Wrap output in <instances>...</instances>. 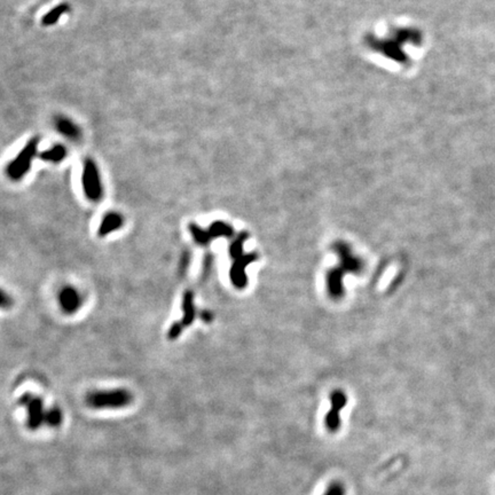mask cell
I'll use <instances>...</instances> for the list:
<instances>
[{
  "mask_svg": "<svg viewBox=\"0 0 495 495\" xmlns=\"http://www.w3.org/2000/svg\"><path fill=\"white\" fill-rule=\"evenodd\" d=\"M208 231L212 236V239H216V237H231L233 234V228L228 223L220 220L213 221L209 226Z\"/></svg>",
  "mask_w": 495,
  "mask_h": 495,
  "instance_id": "5bb4252c",
  "label": "cell"
},
{
  "mask_svg": "<svg viewBox=\"0 0 495 495\" xmlns=\"http://www.w3.org/2000/svg\"><path fill=\"white\" fill-rule=\"evenodd\" d=\"M55 127L62 136H64L70 140H78L82 132L76 124L66 117H58L55 120Z\"/></svg>",
  "mask_w": 495,
  "mask_h": 495,
  "instance_id": "9c48e42d",
  "label": "cell"
},
{
  "mask_svg": "<svg viewBox=\"0 0 495 495\" xmlns=\"http://www.w3.org/2000/svg\"><path fill=\"white\" fill-rule=\"evenodd\" d=\"M246 240L245 234H240L236 239L232 242V244L230 246V254L233 258H239L240 256H242V251H243V243Z\"/></svg>",
  "mask_w": 495,
  "mask_h": 495,
  "instance_id": "2e32d148",
  "label": "cell"
},
{
  "mask_svg": "<svg viewBox=\"0 0 495 495\" xmlns=\"http://www.w3.org/2000/svg\"><path fill=\"white\" fill-rule=\"evenodd\" d=\"M256 259L255 255H242L239 258H236L234 264H233L230 277L233 284L236 288H244L246 284V275H245V267L249 265L251 261Z\"/></svg>",
  "mask_w": 495,
  "mask_h": 495,
  "instance_id": "8992f818",
  "label": "cell"
},
{
  "mask_svg": "<svg viewBox=\"0 0 495 495\" xmlns=\"http://www.w3.org/2000/svg\"><path fill=\"white\" fill-rule=\"evenodd\" d=\"M123 223H124V218L122 217L121 213L109 212L102 218L101 222H100L98 234L101 237L107 236L115 231L120 230V228L123 226Z\"/></svg>",
  "mask_w": 495,
  "mask_h": 495,
  "instance_id": "ba28073f",
  "label": "cell"
},
{
  "mask_svg": "<svg viewBox=\"0 0 495 495\" xmlns=\"http://www.w3.org/2000/svg\"><path fill=\"white\" fill-rule=\"evenodd\" d=\"M66 12H69V5L68 4H61L59 6L54 7L52 11H50L47 14H45L41 18V25L45 27H50L55 25L56 22L60 20V17L65 14Z\"/></svg>",
  "mask_w": 495,
  "mask_h": 495,
  "instance_id": "7c38bea8",
  "label": "cell"
},
{
  "mask_svg": "<svg viewBox=\"0 0 495 495\" xmlns=\"http://www.w3.org/2000/svg\"><path fill=\"white\" fill-rule=\"evenodd\" d=\"M20 403L27 407L28 421L27 426L30 430H37L44 424L46 418V411L44 402L39 397H33L30 393H26L20 398Z\"/></svg>",
  "mask_w": 495,
  "mask_h": 495,
  "instance_id": "277c9868",
  "label": "cell"
},
{
  "mask_svg": "<svg viewBox=\"0 0 495 495\" xmlns=\"http://www.w3.org/2000/svg\"><path fill=\"white\" fill-rule=\"evenodd\" d=\"M59 303L62 311L66 314H73L78 311L82 306V296L77 289L73 287H65L60 291Z\"/></svg>",
  "mask_w": 495,
  "mask_h": 495,
  "instance_id": "52a82bcc",
  "label": "cell"
},
{
  "mask_svg": "<svg viewBox=\"0 0 495 495\" xmlns=\"http://www.w3.org/2000/svg\"><path fill=\"white\" fill-rule=\"evenodd\" d=\"M345 494H346V489L344 484H342L340 482L331 483L326 489V492L323 493V495H345Z\"/></svg>",
  "mask_w": 495,
  "mask_h": 495,
  "instance_id": "e0dca14e",
  "label": "cell"
},
{
  "mask_svg": "<svg viewBox=\"0 0 495 495\" xmlns=\"http://www.w3.org/2000/svg\"><path fill=\"white\" fill-rule=\"evenodd\" d=\"M183 318L182 323L185 327H188L192 325L196 317V307H195L194 301V294L192 291H186L183 297Z\"/></svg>",
  "mask_w": 495,
  "mask_h": 495,
  "instance_id": "30bf717a",
  "label": "cell"
},
{
  "mask_svg": "<svg viewBox=\"0 0 495 495\" xmlns=\"http://www.w3.org/2000/svg\"><path fill=\"white\" fill-rule=\"evenodd\" d=\"M38 145H39V138H32L27 142V145L23 147V149L17 154L15 159L7 165L6 173L9 179L17 182L29 172L32 161L37 155Z\"/></svg>",
  "mask_w": 495,
  "mask_h": 495,
  "instance_id": "7a4b0ae2",
  "label": "cell"
},
{
  "mask_svg": "<svg viewBox=\"0 0 495 495\" xmlns=\"http://www.w3.org/2000/svg\"><path fill=\"white\" fill-rule=\"evenodd\" d=\"M66 153H68V151H66L64 146L55 145L52 147V148L44 150L42 153H40L39 157L42 161L52 162V163H59V162L65 159Z\"/></svg>",
  "mask_w": 495,
  "mask_h": 495,
  "instance_id": "8fae6325",
  "label": "cell"
},
{
  "mask_svg": "<svg viewBox=\"0 0 495 495\" xmlns=\"http://www.w3.org/2000/svg\"><path fill=\"white\" fill-rule=\"evenodd\" d=\"M188 228L194 241L196 242L198 245H208L210 243V241L212 240V236L210 235V233H209L208 230H204V228L199 227L198 225H196V223H190Z\"/></svg>",
  "mask_w": 495,
  "mask_h": 495,
  "instance_id": "4fadbf2b",
  "label": "cell"
},
{
  "mask_svg": "<svg viewBox=\"0 0 495 495\" xmlns=\"http://www.w3.org/2000/svg\"><path fill=\"white\" fill-rule=\"evenodd\" d=\"M344 393L335 392L331 396V408L326 416V426L330 432H336L341 428V412L345 407Z\"/></svg>",
  "mask_w": 495,
  "mask_h": 495,
  "instance_id": "5b68a950",
  "label": "cell"
},
{
  "mask_svg": "<svg viewBox=\"0 0 495 495\" xmlns=\"http://www.w3.org/2000/svg\"><path fill=\"white\" fill-rule=\"evenodd\" d=\"M82 185L84 194L89 201L98 202L102 198L103 187L100 179V173L95 162L91 159L85 160L82 174Z\"/></svg>",
  "mask_w": 495,
  "mask_h": 495,
  "instance_id": "3957f363",
  "label": "cell"
},
{
  "mask_svg": "<svg viewBox=\"0 0 495 495\" xmlns=\"http://www.w3.org/2000/svg\"><path fill=\"white\" fill-rule=\"evenodd\" d=\"M184 328L185 326L182 323V321H179V322H174L172 323V326L170 327V329H169V332H168V337L170 340H177L178 337L182 335V332L184 331Z\"/></svg>",
  "mask_w": 495,
  "mask_h": 495,
  "instance_id": "ac0fdd59",
  "label": "cell"
},
{
  "mask_svg": "<svg viewBox=\"0 0 495 495\" xmlns=\"http://www.w3.org/2000/svg\"><path fill=\"white\" fill-rule=\"evenodd\" d=\"M133 400L132 393L125 389L100 390L93 391L86 396L88 407L94 409H116L130 404Z\"/></svg>",
  "mask_w": 495,
  "mask_h": 495,
  "instance_id": "6da1fadb",
  "label": "cell"
},
{
  "mask_svg": "<svg viewBox=\"0 0 495 495\" xmlns=\"http://www.w3.org/2000/svg\"><path fill=\"white\" fill-rule=\"evenodd\" d=\"M63 415H62L61 409L58 407H53L46 411V418L45 423L51 428H58L61 425Z\"/></svg>",
  "mask_w": 495,
  "mask_h": 495,
  "instance_id": "9a60e30c",
  "label": "cell"
},
{
  "mask_svg": "<svg viewBox=\"0 0 495 495\" xmlns=\"http://www.w3.org/2000/svg\"><path fill=\"white\" fill-rule=\"evenodd\" d=\"M11 304H12L11 297H9L6 292L3 291L2 292V306H3V308L9 307V306H11Z\"/></svg>",
  "mask_w": 495,
  "mask_h": 495,
  "instance_id": "d6986e66",
  "label": "cell"
}]
</instances>
